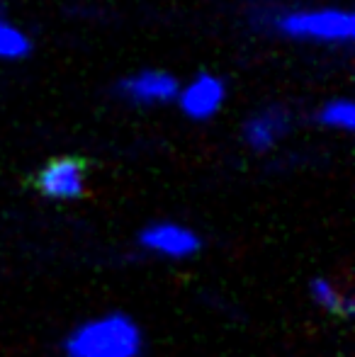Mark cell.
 <instances>
[{"mask_svg": "<svg viewBox=\"0 0 355 357\" xmlns=\"http://www.w3.org/2000/svg\"><path fill=\"white\" fill-rule=\"evenodd\" d=\"M309 296L312 301L324 309L326 314L336 316V319H351L355 314V301L351 294L341 291L328 278H312L309 280Z\"/></svg>", "mask_w": 355, "mask_h": 357, "instance_id": "ba28073f", "label": "cell"}, {"mask_svg": "<svg viewBox=\"0 0 355 357\" xmlns=\"http://www.w3.org/2000/svg\"><path fill=\"white\" fill-rule=\"evenodd\" d=\"M180 83L166 71H139L119 83V95L132 105H166L178 98Z\"/></svg>", "mask_w": 355, "mask_h": 357, "instance_id": "8992f818", "label": "cell"}, {"mask_svg": "<svg viewBox=\"0 0 355 357\" xmlns=\"http://www.w3.org/2000/svg\"><path fill=\"white\" fill-rule=\"evenodd\" d=\"M144 331L129 314L109 311L78 324L63 338V357H142Z\"/></svg>", "mask_w": 355, "mask_h": 357, "instance_id": "6da1fadb", "label": "cell"}, {"mask_svg": "<svg viewBox=\"0 0 355 357\" xmlns=\"http://www.w3.org/2000/svg\"><path fill=\"white\" fill-rule=\"evenodd\" d=\"M139 245L161 258L188 260L202 250V238L197 231L176 221H153L139 231Z\"/></svg>", "mask_w": 355, "mask_h": 357, "instance_id": "3957f363", "label": "cell"}, {"mask_svg": "<svg viewBox=\"0 0 355 357\" xmlns=\"http://www.w3.org/2000/svg\"><path fill=\"white\" fill-rule=\"evenodd\" d=\"M32 52V42L20 27L0 15V61H20Z\"/></svg>", "mask_w": 355, "mask_h": 357, "instance_id": "9c48e42d", "label": "cell"}, {"mask_svg": "<svg viewBox=\"0 0 355 357\" xmlns=\"http://www.w3.org/2000/svg\"><path fill=\"white\" fill-rule=\"evenodd\" d=\"M278 29L289 39L319 44H351L355 34V20L348 10H292L275 20Z\"/></svg>", "mask_w": 355, "mask_h": 357, "instance_id": "7a4b0ae2", "label": "cell"}, {"mask_svg": "<svg viewBox=\"0 0 355 357\" xmlns=\"http://www.w3.org/2000/svg\"><path fill=\"white\" fill-rule=\"evenodd\" d=\"M289 127H292L289 112L280 105H273V107H266L248 117V122L243 124V142L256 153H266L287 137Z\"/></svg>", "mask_w": 355, "mask_h": 357, "instance_id": "52a82bcc", "label": "cell"}, {"mask_svg": "<svg viewBox=\"0 0 355 357\" xmlns=\"http://www.w3.org/2000/svg\"><path fill=\"white\" fill-rule=\"evenodd\" d=\"M317 122L326 129H341V132H351L355 127V105L348 98H338L326 102L317 112Z\"/></svg>", "mask_w": 355, "mask_h": 357, "instance_id": "30bf717a", "label": "cell"}, {"mask_svg": "<svg viewBox=\"0 0 355 357\" xmlns=\"http://www.w3.org/2000/svg\"><path fill=\"white\" fill-rule=\"evenodd\" d=\"M176 100L185 117L195 119V122H207L222 109L224 100H227V85L217 75L199 73L183 90H178Z\"/></svg>", "mask_w": 355, "mask_h": 357, "instance_id": "5b68a950", "label": "cell"}, {"mask_svg": "<svg viewBox=\"0 0 355 357\" xmlns=\"http://www.w3.org/2000/svg\"><path fill=\"white\" fill-rule=\"evenodd\" d=\"M86 163L78 158H56L47 163L39 170L37 190L47 199H56V202H71L86 195Z\"/></svg>", "mask_w": 355, "mask_h": 357, "instance_id": "277c9868", "label": "cell"}]
</instances>
